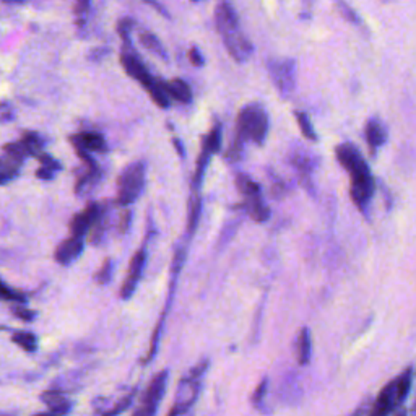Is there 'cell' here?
I'll return each instance as SVG.
<instances>
[{
	"instance_id": "6",
	"label": "cell",
	"mask_w": 416,
	"mask_h": 416,
	"mask_svg": "<svg viewBox=\"0 0 416 416\" xmlns=\"http://www.w3.org/2000/svg\"><path fill=\"white\" fill-rule=\"evenodd\" d=\"M208 369V359L200 361L195 368L190 369L189 374H185L178 385L176 397H174V405L169 410V416L184 415L187 413L194 403L197 402L200 395V379L203 378L205 371Z\"/></svg>"
},
{
	"instance_id": "22",
	"label": "cell",
	"mask_w": 416,
	"mask_h": 416,
	"mask_svg": "<svg viewBox=\"0 0 416 416\" xmlns=\"http://www.w3.org/2000/svg\"><path fill=\"white\" fill-rule=\"evenodd\" d=\"M12 342L27 353H34L38 350V337L31 332H15Z\"/></svg>"
},
{
	"instance_id": "37",
	"label": "cell",
	"mask_w": 416,
	"mask_h": 416,
	"mask_svg": "<svg viewBox=\"0 0 416 416\" xmlns=\"http://www.w3.org/2000/svg\"><path fill=\"white\" fill-rule=\"evenodd\" d=\"M3 2H7V3H22V2H24V0H3Z\"/></svg>"
},
{
	"instance_id": "38",
	"label": "cell",
	"mask_w": 416,
	"mask_h": 416,
	"mask_svg": "<svg viewBox=\"0 0 416 416\" xmlns=\"http://www.w3.org/2000/svg\"><path fill=\"white\" fill-rule=\"evenodd\" d=\"M412 413L416 415V399H415V405H413V408H412Z\"/></svg>"
},
{
	"instance_id": "18",
	"label": "cell",
	"mask_w": 416,
	"mask_h": 416,
	"mask_svg": "<svg viewBox=\"0 0 416 416\" xmlns=\"http://www.w3.org/2000/svg\"><path fill=\"white\" fill-rule=\"evenodd\" d=\"M41 400L51 413L65 415L72 410V402L62 392H59V390H46L41 395Z\"/></svg>"
},
{
	"instance_id": "5",
	"label": "cell",
	"mask_w": 416,
	"mask_h": 416,
	"mask_svg": "<svg viewBox=\"0 0 416 416\" xmlns=\"http://www.w3.org/2000/svg\"><path fill=\"white\" fill-rule=\"evenodd\" d=\"M270 120L265 108L259 103L248 104L241 109L238 116L236 135L244 142H254L262 145L268 135Z\"/></svg>"
},
{
	"instance_id": "23",
	"label": "cell",
	"mask_w": 416,
	"mask_h": 416,
	"mask_svg": "<svg viewBox=\"0 0 416 416\" xmlns=\"http://www.w3.org/2000/svg\"><path fill=\"white\" fill-rule=\"evenodd\" d=\"M200 217H202V200H200L199 195L195 194L192 202H190V210H189V227H187L189 236H192L195 229H197Z\"/></svg>"
},
{
	"instance_id": "28",
	"label": "cell",
	"mask_w": 416,
	"mask_h": 416,
	"mask_svg": "<svg viewBox=\"0 0 416 416\" xmlns=\"http://www.w3.org/2000/svg\"><path fill=\"white\" fill-rule=\"evenodd\" d=\"M89 10V0H75V17H77L78 27H83L87 23Z\"/></svg>"
},
{
	"instance_id": "19",
	"label": "cell",
	"mask_w": 416,
	"mask_h": 416,
	"mask_svg": "<svg viewBox=\"0 0 416 416\" xmlns=\"http://www.w3.org/2000/svg\"><path fill=\"white\" fill-rule=\"evenodd\" d=\"M164 89L169 94V98L176 99V101L182 104L192 103V89H190L189 83H185L184 80L174 78L171 82H164Z\"/></svg>"
},
{
	"instance_id": "29",
	"label": "cell",
	"mask_w": 416,
	"mask_h": 416,
	"mask_svg": "<svg viewBox=\"0 0 416 416\" xmlns=\"http://www.w3.org/2000/svg\"><path fill=\"white\" fill-rule=\"evenodd\" d=\"M111 278H113V262L108 259L106 262L101 265V268L96 272V282L99 285H108L111 282Z\"/></svg>"
},
{
	"instance_id": "21",
	"label": "cell",
	"mask_w": 416,
	"mask_h": 416,
	"mask_svg": "<svg viewBox=\"0 0 416 416\" xmlns=\"http://www.w3.org/2000/svg\"><path fill=\"white\" fill-rule=\"evenodd\" d=\"M313 357V338L308 327H303L298 333L296 340V359L301 366H308Z\"/></svg>"
},
{
	"instance_id": "26",
	"label": "cell",
	"mask_w": 416,
	"mask_h": 416,
	"mask_svg": "<svg viewBox=\"0 0 416 416\" xmlns=\"http://www.w3.org/2000/svg\"><path fill=\"white\" fill-rule=\"evenodd\" d=\"M294 116H296L298 125H299L301 132H303L304 137L308 140H310V142H317V134H315V130L313 127V122H310L308 114L296 111V113H294Z\"/></svg>"
},
{
	"instance_id": "4",
	"label": "cell",
	"mask_w": 416,
	"mask_h": 416,
	"mask_svg": "<svg viewBox=\"0 0 416 416\" xmlns=\"http://www.w3.org/2000/svg\"><path fill=\"white\" fill-rule=\"evenodd\" d=\"M413 382V369L407 368L402 374H399L392 382H389L385 387L380 390L379 397L375 399L371 408L369 415L374 416H384L395 413L402 407L405 400H407L410 389H412Z\"/></svg>"
},
{
	"instance_id": "20",
	"label": "cell",
	"mask_w": 416,
	"mask_h": 416,
	"mask_svg": "<svg viewBox=\"0 0 416 416\" xmlns=\"http://www.w3.org/2000/svg\"><path fill=\"white\" fill-rule=\"evenodd\" d=\"M36 158L39 162L36 176L39 179L51 180V179H54V176H56L57 173H60V169H62V164H60L56 158H52L49 153L41 152Z\"/></svg>"
},
{
	"instance_id": "32",
	"label": "cell",
	"mask_w": 416,
	"mask_h": 416,
	"mask_svg": "<svg viewBox=\"0 0 416 416\" xmlns=\"http://www.w3.org/2000/svg\"><path fill=\"white\" fill-rule=\"evenodd\" d=\"M13 314L17 315L18 319L24 320V322H31V320L36 317V313L34 310H29L27 308H22V306H17V308H13Z\"/></svg>"
},
{
	"instance_id": "12",
	"label": "cell",
	"mask_w": 416,
	"mask_h": 416,
	"mask_svg": "<svg viewBox=\"0 0 416 416\" xmlns=\"http://www.w3.org/2000/svg\"><path fill=\"white\" fill-rule=\"evenodd\" d=\"M103 213V207L96 202L88 203V207L75 215L70 222V231L77 236H87V233L94 227V223L98 222L99 217Z\"/></svg>"
},
{
	"instance_id": "11",
	"label": "cell",
	"mask_w": 416,
	"mask_h": 416,
	"mask_svg": "<svg viewBox=\"0 0 416 416\" xmlns=\"http://www.w3.org/2000/svg\"><path fill=\"white\" fill-rule=\"evenodd\" d=\"M147 249L142 248L137 254L132 257V262H130L127 278L124 280L122 288H120V298L124 301H129L134 296V293L137 292V287L142 280V275L145 272V265H147Z\"/></svg>"
},
{
	"instance_id": "36",
	"label": "cell",
	"mask_w": 416,
	"mask_h": 416,
	"mask_svg": "<svg viewBox=\"0 0 416 416\" xmlns=\"http://www.w3.org/2000/svg\"><path fill=\"white\" fill-rule=\"evenodd\" d=\"M189 59H190V62H192L195 67H200V65H203V57H202V54L199 52V49L197 48H192L189 51Z\"/></svg>"
},
{
	"instance_id": "35",
	"label": "cell",
	"mask_w": 416,
	"mask_h": 416,
	"mask_svg": "<svg viewBox=\"0 0 416 416\" xmlns=\"http://www.w3.org/2000/svg\"><path fill=\"white\" fill-rule=\"evenodd\" d=\"M337 3L340 5V10H342V13H343V17L348 20V22H353V23H359V18H358V15L353 12V10H350V7L347 3L343 2V0H337Z\"/></svg>"
},
{
	"instance_id": "30",
	"label": "cell",
	"mask_w": 416,
	"mask_h": 416,
	"mask_svg": "<svg viewBox=\"0 0 416 416\" xmlns=\"http://www.w3.org/2000/svg\"><path fill=\"white\" fill-rule=\"evenodd\" d=\"M134 28V22L130 18H124L120 20L119 23V34L122 38V41L125 43V46H130V29Z\"/></svg>"
},
{
	"instance_id": "17",
	"label": "cell",
	"mask_w": 416,
	"mask_h": 416,
	"mask_svg": "<svg viewBox=\"0 0 416 416\" xmlns=\"http://www.w3.org/2000/svg\"><path fill=\"white\" fill-rule=\"evenodd\" d=\"M22 159L3 152L2 157H0V185L8 184L13 179H17L20 176V171H22Z\"/></svg>"
},
{
	"instance_id": "8",
	"label": "cell",
	"mask_w": 416,
	"mask_h": 416,
	"mask_svg": "<svg viewBox=\"0 0 416 416\" xmlns=\"http://www.w3.org/2000/svg\"><path fill=\"white\" fill-rule=\"evenodd\" d=\"M236 185L244 197L243 207L250 218L257 223H265L270 218V208L262 197V189L248 174H238Z\"/></svg>"
},
{
	"instance_id": "39",
	"label": "cell",
	"mask_w": 416,
	"mask_h": 416,
	"mask_svg": "<svg viewBox=\"0 0 416 416\" xmlns=\"http://www.w3.org/2000/svg\"><path fill=\"white\" fill-rule=\"evenodd\" d=\"M194 2H197V0H194Z\"/></svg>"
},
{
	"instance_id": "15",
	"label": "cell",
	"mask_w": 416,
	"mask_h": 416,
	"mask_svg": "<svg viewBox=\"0 0 416 416\" xmlns=\"http://www.w3.org/2000/svg\"><path fill=\"white\" fill-rule=\"evenodd\" d=\"M289 163L293 164L294 169L301 174V180H303L304 185L309 184V176L310 173L317 168L319 158L315 155L306 152L303 148L294 150V152L289 155Z\"/></svg>"
},
{
	"instance_id": "33",
	"label": "cell",
	"mask_w": 416,
	"mask_h": 416,
	"mask_svg": "<svg viewBox=\"0 0 416 416\" xmlns=\"http://www.w3.org/2000/svg\"><path fill=\"white\" fill-rule=\"evenodd\" d=\"M134 397H135V392H132V394H129L127 397L125 399H122L120 400V402L117 403V407L116 408H113L111 412H109L108 415H119V413H122V412H125V410H127L130 405H132V402H134Z\"/></svg>"
},
{
	"instance_id": "13",
	"label": "cell",
	"mask_w": 416,
	"mask_h": 416,
	"mask_svg": "<svg viewBox=\"0 0 416 416\" xmlns=\"http://www.w3.org/2000/svg\"><path fill=\"white\" fill-rule=\"evenodd\" d=\"M83 250H85V236L72 234L69 239L62 241V243L57 245L54 259H56L57 264L67 267V265H72L75 260L83 254Z\"/></svg>"
},
{
	"instance_id": "25",
	"label": "cell",
	"mask_w": 416,
	"mask_h": 416,
	"mask_svg": "<svg viewBox=\"0 0 416 416\" xmlns=\"http://www.w3.org/2000/svg\"><path fill=\"white\" fill-rule=\"evenodd\" d=\"M22 142L24 143V147L28 148L29 157H38V155L43 152L44 140H43L41 135L36 134V132H27L22 137Z\"/></svg>"
},
{
	"instance_id": "9",
	"label": "cell",
	"mask_w": 416,
	"mask_h": 416,
	"mask_svg": "<svg viewBox=\"0 0 416 416\" xmlns=\"http://www.w3.org/2000/svg\"><path fill=\"white\" fill-rule=\"evenodd\" d=\"M268 72L278 93L283 98H289L296 88V62L293 59L270 60Z\"/></svg>"
},
{
	"instance_id": "10",
	"label": "cell",
	"mask_w": 416,
	"mask_h": 416,
	"mask_svg": "<svg viewBox=\"0 0 416 416\" xmlns=\"http://www.w3.org/2000/svg\"><path fill=\"white\" fill-rule=\"evenodd\" d=\"M168 375L169 373L166 369L159 371V373L155 375L153 380L148 385L147 394H145V397L142 400V407L135 412V415L152 416L158 412L159 402H162L164 390H166V385H168Z\"/></svg>"
},
{
	"instance_id": "2",
	"label": "cell",
	"mask_w": 416,
	"mask_h": 416,
	"mask_svg": "<svg viewBox=\"0 0 416 416\" xmlns=\"http://www.w3.org/2000/svg\"><path fill=\"white\" fill-rule=\"evenodd\" d=\"M215 22H217L218 33L222 34V39L227 46L229 56L236 62H245L252 56L254 48L248 38L244 36L243 29L239 27L238 15L231 7V3L223 0L218 3L215 10Z\"/></svg>"
},
{
	"instance_id": "3",
	"label": "cell",
	"mask_w": 416,
	"mask_h": 416,
	"mask_svg": "<svg viewBox=\"0 0 416 416\" xmlns=\"http://www.w3.org/2000/svg\"><path fill=\"white\" fill-rule=\"evenodd\" d=\"M120 62H122L125 72L134 80H137V82L147 89L150 96H152L153 101L157 103L159 108H169V94L166 93V89H164V82H159V80L152 77V73L145 67L142 59L132 51V46H125V51L122 52V56H120Z\"/></svg>"
},
{
	"instance_id": "14",
	"label": "cell",
	"mask_w": 416,
	"mask_h": 416,
	"mask_svg": "<svg viewBox=\"0 0 416 416\" xmlns=\"http://www.w3.org/2000/svg\"><path fill=\"white\" fill-rule=\"evenodd\" d=\"M77 153H104L108 152V143L98 132H80L70 137Z\"/></svg>"
},
{
	"instance_id": "27",
	"label": "cell",
	"mask_w": 416,
	"mask_h": 416,
	"mask_svg": "<svg viewBox=\"0 0 416 416\" xmlns=\"http://www.w3.org/2000/svg\"><path fill=\"white\" fill-rule=\"evenodd\" d=\"M0 301H13V303H27V294L17 292L0 278Z\"/></svg>"
},
{
	"instance_id": "24",
	"label": "cell",
	"mask_w": 416,
	"mask_h": 416,
	"mask_svg": "<svg viewBox=\"0 0 416 416\" xmlns=\"http://www.w3.org/2000/svg\"><path fill=\"white\" fill-rule=\"evenodd\" d=\"M140 43H142L143 46L148 49V51H152L153 54H157L158 57H162L164 60L168 59V54H166V51H164L163 44L159 43V39L157 36H155L153 33H147V31H145V33L140 34Z\"/></svg>"
},
{
	"instance_id": "7",
	"label": "cell",
	"mask_w": 416,
	"mask_h": 416,
	"mask_svg": "<svg viewBox=\"0 0 416 416\" xmlns=\"http://www.w3.org/2000/svg\"><path fill=\"white\" fill-rule=\"evenodd\" d=\"M147 180V166L143 162H135L124 169L117 180V203L120 207H129L137 202L145 189Z\"/></svg>"
},
{
	"instance_id": "16",
	"label": "cell",
	"mask_w": 416,
	"mask_h": 416,
	"mask_svg": "<svg viewBox=\"0 0 416 416\" xmlns=\"http://www.w3.org/2000/svg\"><path fill=\"white\" fill-rule=\"evenodd\" d=\"M364 135H366V142H368V147L373 155L378 153V150L380 147H384L389 137L387 127H385L384 122L379 117H373L366 122Z\"/></svg>"
},
{
	"instance_id": "31",
	"label": "cell",
	"mask_w": 416,
	"mask_h": 416,
	"mask_svg": "<svg viewBox=\"0 0 416 416\" xmlns=\"http://www.w3.org/2000/svg\"><path fill=\"white\" fill-rule=\"evenodd\" d=\"M267 389H268V379L264 378L262 382L257 385V389H255V392L252 395V403L255 405V407H259V405L264 402V397H265V394H267Z\"/></svg>"
},
{
	"instance_id": "1",
	"label": "cell",
	"mask_w": 416,
	"mask_h": 416,
	"mask_svg": "<svg viewBox=\"0 0 416 416\" xmlns=\"http://www.w3.org/2000/svg\"><path fill=\"white\" fill-rule=\"evenodd\" d=\"M335 155H337V162L347 169L352 179L350 194H352L353 203L366 213L375 194V180L368 162L353 143H342L335 150Z\"/></svg>"
},
{
	"instance_id": "34",
	"label": "cell",
	"mask_w": 416,
	"mask_h": 416,
	"mask_svg": "<svg viewBox=\"0 0 416 416\" xmlns=\"http://www.w3.org/2000/svg\"><path fill=\"white\" fill-rule=\"evenodd\" d=\"M13 117H15V113L12 106H10L8 103L0 104V124L10 122V120H13Z\"/></svg>"
}]
</instances>
